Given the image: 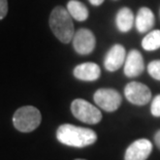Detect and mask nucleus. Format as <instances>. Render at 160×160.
I'll return each instance as SVG.
<instances>
[{
    "mask_svg": "<svg viewBox=\"0 0 160 160\" xmlns=\"http://www.w3.org/2000/svg\"><path fill=\"white\" fill-rule=\"evenodd\" d=\"M56 135L61 144L73 148L88 147L93 145L97 139V134L94 130L72 124H63L59 126Z\"/></svg>",
    "mask_w": 160,
    "mask_h": 160,
    "instance_id": "obj_1",
    "label": "nucleus"
},
{
    "mask_svg": "<svg viewBox=\"0 0 160 160\" xmlns=\"http://www.w3.org/2000/svg\"><path fill=\"white\" fill-rule=\"evenodd\" d=\"M126 51L122 45H115L104 58V67L108 71H116L125 63Z\"/></svg>",
    "mask_w": 160,
    "mask_h": 160,
    "instance_id": "obj_10",
    "label": "nucleus"
},
{
    "mask_svg": "<svg viewBox=\"0 0 160 160\" xmlns=\"http://www.w3.org/2000/svg\"><path fill=\"white\" fill-rule=\"evenodd\" d=\"M100 67L96 63L93 62L82 63L80 65L74 67L73 69V76L78 80L85 82H93L98 80L100 77Z\"/></svg>",
    "mask_w": 160,
    "mask_h": 160,
    "instance_id": "obj_11",
    "label": "nucleus"
},
{
    "mask_svg": "<svg viewBox=\"0 0 160 160\" xmlns=\"http://www.w3.org/2000/svg\"><path fill=\"white\" fill-rule=\"evenodd\" d=\"M148 72L153 79L160 81V60H154L149 63Z\"/></svg>",
    "mask_w": 160,
    "mask_h": 160,
    "instance_id": "obj_16",
    "label": "nucleus"
},
{
    "mask_svg": "<svg viewBox=\"0 0 160 160\" xmlns=\"http://www.w3.org/2000/svg\"><path fill=\"white\" fill-rule=\"evenodd\" d=\"M73 48L80 55H89L95 49L96 40L95 36L89 29L82 28L76 31L72 38Z\"/></svg>",
    "mask_w": 160,
    "mask_h": 160,
    "instance_id": "obj_7",
    "label": "nucleus"
},
{
    "mask_svg": "<svg viewBox=\"0 0 160 160\" xmlns=\"http://www.w3.org/2000/svg\"><path fill=\"white\" fill-rule=\"evenodd\" d=\"M154 141H155V144H156V146H157V148L160 150V130H158V131L155 133Z\"/></svg>",
    "mask_w": 160,
    "mask_h": 160,
    "instance_id": "obj_19",
    "label": "nucleus"
},
{
    "mask_svg": "<svg viewBox=\"0 0 160 160\" xmlns=\"http://www.w3.org/2000/svg\"><path fill=\"white\" fill-rule=\"evenodd\" d=\"M8 11V0H0V20L5 18Z\"/></svg>",
    "mask_w": 160,
    "mask_h": 160,
    "instance_id": "obj_18",
    "label": "nucleus"
},
{
    "mask_svg": "<svg viewBox=\"0 0 160 160\" xmlns=\"http://www.w3.org/2000/svg\"><path fill=\"white\" fill-rule=\"evenodd\" d=\"M145 69V61L138 50H131L126 56L124 63V73L128 78H135L142 73Z\"/></svg>",
    "mask_w": 160,
    "mask_h": 160,
    "instance_id": "obj_9",
    "label": "nucleus"
},
{
    "mask_svg": "<svg viewBox=\"0 0 160 160\" xmlns=\"http://www.w3.org/2000/svg\"><path fill=\"white\" fill-rule=\"evenodd\" d=\"M134 24V15L130 8H122L116 16V25L121 32L130 31Z\"/></svg>",
    "mask_w": 160,
    "mask_h": 160,
    "instance_id": "obj_13",
    "label": "nucleus"
},
{
    "mask_svg": "<svg viewBox=\"0 0 160 160\" xmlns=\"http://www.w3.org/2000/svg\"><path fill=\"white\" fill-rule=\"evenodd\" d=\"M155 24V17L154 13L150 8H141L135 18V27H137L138 31L141 33L150 31Z\"/></svg>",
    "mask_w": 160,
    "mask_h": 160,
    "instance_id": "obj_12",
    "label": "nucleus"
},
{
    "mask_svg": "<svg viewBox=\"0 0 160 160\" xmlns=\"http://www.w3.org/2000/svg\"><path fill=\"white\" fill-rule=\"evenodd\" d=\"M89 2L91 3L92 5L99 6V5H101L104 2V0H89Z\"/></svg>",
    "mask_w": 160,
    "mask_h": 160,
    "instance_id": "obj_20",
    "label": "nucleus"
},
{
    "mask_svg": "<svg viewBox=\"0 0 160 160\" xmlns=\"http://www.w3.org/2000/svg\"><path fill=\"white\" fill-rule=\"evenodd\" d=\"M93 99L95 103L105 112L117 111L122 102L120 93L117 90L108 89V88L98 89L94 93Z\"/></svg>",
    "mask_w": 160,
    "mask_h": 160,
    "instance_id": "obj_5",
    "label": "nucleus"
},
{
    "mask_svg": "<svg viewBox=\"0 0 160 160\" xmlns=\"http://www.w3.org/2000/svg\"><path fill=\"white\" fill-rule=\"evenodd\" d=\"M72 17L67 11V8H64L62 6H57L52 11L50 16V27L55 35L61 42L68 43L73 38L74 27Z\"/></svg>",
    "mask_w": 160,
    "mask_h": 160,
    "instance_id": "obj_2",
    "label": "nucleus"
},
{
    "mask_svg": "<svg viewBox=\"0 0 160 160\" xmlns=\"http://www.w3.org/2000/svg\"><path fill=\"white\" fill-rule=\"evenodd\" d=\"M40 122L42 114L32 105H26L18 108L12 117L13 126L21 132H31L35 130Z\"/></svg>",
    "mask_w": 160,
    "mask_h": 160,
    "instance_id": "obj_3",
    "label": "nucleus"
},
{
    "mask_svg": "<svg viewBox=\"0 0 160 160\" xmlns=\"http://www.w3.org/2000/svg\"><path fill=\"white\" fill-rule=\"evenodd\" d=\"M124 94L129 102L135 105L147 104L152 98V93L149 87L138 82H130L126 85Z\"/></svg>",
    "mask_w": 160,
    "mask_h": 160,
    "instance_id": "obj_6",
    "label": "nucleus"
},
{
    "mask_svg": "<svg viewBox=\"0 0 160 160\" xmlns=\"http://www.w3.org/2000/svg\"><path fill=\"white\" fill-rule=\"evenodd\" d=\"M142 47L146 51H155L160 48V30H153L144 37Z\"/></svg>",
    "mask_w": 160,
    "mask_h": 160,
    "instance_id": "obj_15",
    "label": "nucleus"
},
{
    "mask_svg": "<svg viewBox=\"0 0 160 160\" xmlns=\"http://www.w3.org/2000/svg\"><path fill=\"white\" fill-rule=\"evenodd\" d=\"M71 113L78 120L87 124H97L102 119L101 112L93 104L88 102L87 100L74 99L70 105Z\"/></svg>",
    "mask_w": 160,
    "mask_h": 160,
    "instance_id": "obj_4",
    "label": "nucleus"
},
{
    "mask_svg": "<svg viewBox=\"0 0 160 160\" xmlns=\"http://www.w3.org/2000/svg\"><path fill=\"white\" fill-rule=\"evenodd\" d=\"M76 160H86V159H76Z\"/></svg>",
    "mask_w": 160,
    "mask_h": 160,
    "instance_id": "obj_21",
    "label": "nucleus"
},
{
    "mask_svg": "<svg viewBox=\"0 0 160 160\" xmlns=\"http://www.w3.org/2000/svg\"><path fill=\"white\" fill-rule=\"evenodd\" d=\"M67 11L70 13V16L72 17L74 20L79 22L86 21L89 16V12L86 5L83 2L78 1V0H70L67 3Z\"/></svg>",
    "mask_w": 160,
    "mask_h": 160,
    "instance_id": "obj_14",
    "label": "nucleus"
},
{
    "mask_svg": "<svg viewBox=\"0 0 160 160\" xmlns=\"http://www.w3.org/2000/svg\"><path fill=\"white\" fill-rule=\"evenodd\" d=\"M151 114L154 117H160V94L154 97L151 103Z\"/></svg>",
    "mask_w": 160,
    "mask_h": 160,
    "instance_id": "obj_17",
    "label": "nucleus"
},
{
    "mask_svg": "<svg viewBox=\"0 0 160 160\" xmlns=\"http://www.w3.org/2000/svg\"><path fill=\"white\" fill-rule=\"evenodd\" d=\"M152 142L149 139H137L126 149L124 160H147L152 153Z\"/></svg>",
    "mask_w": 160,
    "mask_h": 160,
    "instance_id": "obj_8",
    "label": "nucleus"
}]
</instances>
